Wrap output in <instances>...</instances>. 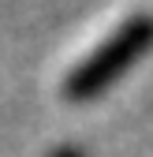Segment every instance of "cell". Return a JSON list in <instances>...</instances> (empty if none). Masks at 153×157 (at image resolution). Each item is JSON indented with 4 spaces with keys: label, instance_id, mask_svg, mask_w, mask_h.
<instances>
[{
    "label": "cell",
    "instance_id": "1",
    "mask_svg": "<svg viewBox=\"0 0 153 157\" xmlns=\"http://www.w3.org/2000/svg\"><path fill=\"white\" fill-rule=\"evenodd\" d=\"M149 45H153V15H131L127 23L116 26V34L105 37L79 67L67 71L64 97L67 101H90V97H97L108 82H116Z\"/></svg>",
    "mask_w": 153,
    "mask_h": 157
},
{
    "label": "cell",
    "instance_id": "2",
    "mask_svg": "<svg viewBox=\"0 0 153 157\" xmlns=\"http://www.w3.org/2000/svg\"><path fill=\"white\" fill-rule=\"evenodd\" d=\"M75 150H79V146H60V153H56V157H82V153H75Z\"/></svg>",
    "mask_w": 153,
    "mask_h": 157
}]
</instances>
